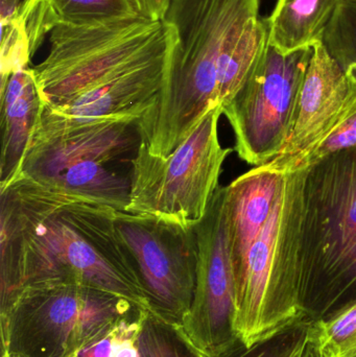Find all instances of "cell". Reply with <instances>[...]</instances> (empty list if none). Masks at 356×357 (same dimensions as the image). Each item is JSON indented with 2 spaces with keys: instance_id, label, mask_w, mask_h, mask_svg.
Wrapping results in <instances>:
<instances>
[{
  "instance_id": "1",
  "label": "cell",
  "mask_w": 356,
  "mask_h": 357,
  "mask_svg": "<svg viewBox=\"0 0 356 357\" xmlns=\"http://www.w3.org/2000/svg\"><path fill=\"white\" fill-rule=\"evenodd\" d=\"M116 211L21 175L0 188L3 301L31 285L71 282L148 307Z\"/></svg>"
},
{
  "instance_id": "2",
  "label": "cell",
  "mask_w": 356,
  "mask_h": 357,
  "mask_svg": "<svg viewBox=\"0 0 356 357\" xmlns=\"http://www.w3.org/2000/svg\"><path fill=\"white\" fill-rule=\"evenodd\" d=\"M173 40L169 23L144 15L56 25L33 68L42 107L77 121H141L162 89Z\"/></svg>"
},
{
  "instance_id": "3",
  "label": "cell",
  "mask_w": 356,
  "mask_h": 357,
  "mask_svg": "<svg viewBox=\"0 0 356 357\" xmlns=\"http://www.w3.org/2000/svg\"><path fill=\"white\" fill-rule=\"evenodd\" d=\"M261 0H171L163 20L173 41L164 83L154 106L139 123L142 142L167 157L203 117L219 107L217 69L226 48L251 19Z\"/></svg>"
},
{
  "instance_id": "4",
  "label": "cell",
  "mask_w": 356,
  "mask_h": 357,
  "mask_svg": "<svg viewBox=\"0 0 356 357\" xmlns=\"http://www.w3.org/2000/svg\"><path fill=\"white\" fill-rule=\"evenodd\" d=\"M139 119L77 121L42 107L21 176L48 188L125 211L142 142Z\"/></svg>"
},
{
  "instance_id": "5",
  "label": "cell",
  "mask_w": 356,
  "mask_h": 357,
  "mask_svg": "<svg viewBox=\"0 0 356 357\" xmlns=\"http://www.w3.org/2000/svg\"><path fill=\"white\" fill-rule=\"evenodd\" d=\"M305 178L307 171L284 175L271 215L235 274L233 331L246 349L284 335L307 314Z\"/></svg>"
},
{
  "instance_id": "6",
  "label": "cell",
  "mask_w": 356,
  "mask_h": 357,
  "mask_svg": "<svg viewBox=\"0 0 356 357\" xmlns=\"http://www.w3.org/2000/svg\"><path fill=\"white\" fill-rule=\"evenodd\" d=\"M303 272L307 312L356 294V149L307 171Z\"/></svg>"
},
{
  "instance_id": "7",
  "label": "cell",
  "mask_w": 356,
  "mask_h": 357,
  "mask_svg": "<svg viewBox=\"0 0 356 357\" xmlns=\"http://www.w3.org/2000/svg\"><path fill=\"white\" fill-rule=\"evenodd\" d=\"M221 106L211 109L192 133L167 157L140 144L132 172L125 212L157 216L194 226L219 188L224 163L232 152L219 137Z\"/></svg>"
},
{
  "instance_id": "8",
  "label": "cell",
  "mask_w": 356,
  "mask_h": 357,
  "mask_svg": "<svg viewBox=\"0 0 356 357\" xmlns=\"http://www.w3.org/2000/svg\"><path fill=\"white\" fill-rule=\"evenodd\" d=\"M313 47L284 54L268 45L238 96L223 108L238 156L253 167L275 158L296 123L299 98Z\"/></svg>"
},
{
  "instance_id": "9",
  "label": "cell",
  "mask_w": 356,
  "mask_h": 357,
  "mask_svg": "<svg viewBox=\"0 0 356 357\" xmlns=\"http://www.w3.org/2000/svg\"><path fill=\"white\" fill-rule=\"evenodd\" d=\"M194 231L196 284L192 305L183 314V331L200 356H219L238 341L233 331L236 282L228 236L226 186L217 189Z\"/></svg>"
},
{
  "instance_id": "10",
  "label": "cell",
  "mask_w": 356,
  "mask_h": 357,
  "mask_svg": "<svg viewBox=\"0 0 356 357\" xmlns=\"http://www.w3.org/2000/svg\"><path fill=\"white\" fill-rule=\"evenodd\" d=\"M115 226L150 301L169 312H187L198 262L194 226L125 211L115 212Z\"/></svg>"
},
{
  "instance_id": "11",
  "label": "cell",
  "mask_w": 356,
  "mask_h": 357,
  "mask_svg": "<svg viewBox=\"0 0 356 357\" xmlns=\"http://www.w3.org/2000/svg\"><path fill=\"white\" fill-rule=\"evenodd\" d=\"M356 115V64L342 68L323 42L314 45L296 123L281 152L263 165L286 175Z\"/></svg>"
},
{
  "instance_id": "12",
  "label": "cell",
  "mask_w": 356,
  "mask_h": 357,
  "mask_svg": "<svg viewBox=\"0 0 356 357\" xmlns=\"http://www.w3.org/2000/svg\"><path fill=\"white\" fill-rule=\"evenodd\" d=\"M14 298L31 312L33 333L62 350L91 341L131 304L71 282L31 285L20 289Z\"/></svg>"
},
{
  "instance_id": "13",
  "label": "cell",
  "mask_w": 356,
  "mask_h": 357,
  "mask_svg": "<svg viewBox=\"0 0 356 357\" xmlns=\"http://www.w3.org/2000/svg\"><path fill=\"white\" fill-rule=\"evenodd\" d=\"M282 182V174L256 167L226 186L228 236L235 274L267 224Z\"/></svg>"
},
{
  "instance_id": "14",
  "label": "cell",
  "mask_w": 356,
  "mask_h": 357,
  "mask_svg": "<svg viewBox=\"0 0 356 357\" xmlns=\"http://www.w3.org/2000/svg\"><path fill=\"white\" fill-rule=\"evenodd\" d=\"M42 100L33 68L14 71L0 85V188L20 176L23 159L41 112Z\"/></svg>"
},
{
  "instance_id": "15",
  "label": "cell",
  "mask_w": 356,
  "mask_h": 357,
  "mask_svg": "<svg viewBox=\"0 0 356 357\" xmlns=\"http://www.w3.org/2000/svg\"><path fill=\"white\" fill-rule=\"evenodd\" d=\"M340 0H277L267 18L269 45L284 54L323 41Z\"/></svg>"
},
{
  "instance_id": "16",
  "label": "cell",
  "mask_w": 356,
  "mask_h": 357,
  "mask_svg": "<svg viewBox=\"0 0 356 357\" xmlns=\"http://www.w3.org/2000/svg\"><path fill=\"white\" fill-rule=\"evenodd\" d=\"M269 45L267 19H251L226 48L217 69V100L224 108L250 79Z\"/></svg>"
},
{
  "instance_id": "17",
  "label": "cell",
  "mask_w": 356,
  "mask_h": 357,
  "mask_svg": "<svg viewBox=\"0 0 356 357\" xmlns=\"http://www.w3.org/2000/svg\"><path fill=\"white\" fill-rule=\"evenodd\" d=\"M59 24L91 25L142 14L137 0H44Z\"/></svg>"
},
{
  "instance_id": "18",
  "label": "cell",
  "mask_w": 356,
  "mask_h": 357,
  "mask_svg": "<svg viewBox=\"0 0 356 357\" xmlns=\"http://www.w3.org/2000/svg\"><path fill=\"white\" fill-rule=\"evenodd\" d=\"M311 333L323 357H356V299L311 323Z\"/></svg>"
},
{
  "instance_id": "19",
  "label": "cell",
  "mask_w": 356,
  "mask_h": 357,
  "mask_svg": "<svg viewBox=\"0 0 356 357\" xmlns=\"http://www.w3.org/2000/svg\"><path fill=\"white\" fill-rule=\"evenodd\" d=\"M322 42L342 68L356 64V0L339 1Z\"/></svg>"
},
{
  "instance_id": "20",
  "label": "cell",
  "mask_w": 356,
  "mask_h": 357,
  "mask_svg": "<svg viewBox=\"0 0 356 357\" xmlns=\"http://www.w3.org/2000/svg\"><path fill=\"white\" fill-rule=\"evenodd\" d=\"M1 24V79L20 69L27 68L31 48L20 6L16 13Z\"/></svg>"
},
{
  "instance_id": "21",
  "label": "cell",
  "mask_w": 356,
  "mask_h": 357,
  "mask_svg": "<svg viewBox=\"0 0 356 357\" xmlns=\"http://www.w3.org/2000/svg\"><path fill=\"white\" fill-rule=\"evenodd\" d=\"M356 149V115L304 159L298 172L307 171L332 155Z\"/></svg>"
},
{
  "instance_id": "22",
  "label": "cell",
  "mask_w": 356,
  "mask_h": 357,
  "mask_svg": "<svg viewBox=\"0 0 356 357\" xmlns=\"http://www.w3.org/2000/svg\"><path fill=\"white\" fill-rule=\"evenodd\" d=\"M139 357H184L164 333L152 323H144L137 337Z\"/></svg>"
},
{
  "instance_id": "23",
  "label": "cell",
  "mask_w": 356,
  "mask_h": 357,
  "mask_svg": "<svg viewBox=\"0 0 356 357\" xmlns=\"http://www.w3.org/2000/svg\"><path fill=\"white\" fill-rule=\"evenodd\" d=\"M311 323L299 324L286 331L281 342H273V345L257 352L253 357H300L309 341Z\"/></svg>"
},
{
  "instance_id": "24",
  "label": "cell",
  "mask_w": 356,
  "mask_h": 357,
  "mask_svg": "<svg viewBox=\"0 0 356 357\" xmlns=\"http://www.w3.org/2000/svg\"><path fill=\"white\" fill-rule=\"evenodd\" d=\"M116 331H111L109 335H105L102 339L88 344L85 348L77 350L75 357H111L112 356L113 345H114Z\"/></svg>"
},
{
  "instance_id": "25",
  "label": "cell",
  "mask_w": 356,
  "mask_h": 357,
  "mask_svg": "<svg viewBox=\"0 0 356 357\" xmlns=\"http://www.w3.org/2000/svg\"><path fill=\"white\" fill-rule=\"evenodd\" d=\"M127 331H125V333H121V335L116 333V335H115L114 345H113L111 357H139L137 340H136V342L132 341V339L127 337Z\"/></svg>"
},
{
  "instance_id": "26",
  "label": "cell",
  "mask_w": 356,
  "mask_h": 357,
  "mask_svg": "<svg viewBox=\"0 0 356 357\" xmlns=\"http://www.w3.org/2000/svg\"><path fill=\"white\" fill-rule=\"evenodd\" d=\"M142 14L154 20H162L171 0H137Z\"/></svg>"
},
{
  "instance_id": "27",
  "label": "cell",
  "mask_w": 356,
  "mask_h": 357,
  "mask_svg": "<svg viewBox=\"0 0 356 357\" xmlns=\"http://www.w3.org/2000/svg\"><path fill=\"white\" fill-rule=\"evenodd\" d=\"M20 3V0H0V22L10 19Z\"/></svg>"
},
{
  "instance_id": "28",
  "label": "cell",
  "mask_w": 356,
  "mask_h": 357,
  "mask_svg": "<svg viewBox=\"0 0 356 357\" xmlns=\"http://www.w3.org/2000/svg\"><path fill=\"white\" fill-rule=\"evenodd\" d=\"M300 357H323L321 352H320L319 347H318L315 339H314L313 333H311V331H309V341H307V345H305L304 349H303Z\"/></svg>"
},
{
  "instance_id": "29",
  "label": "cell",
  "mask_w": 356,
  "mask_h": 357,
  "mask_svg": "<svg viewBox=\"0 0 356 357\" xmlns=\"http://www.w3.org/2000/svg\"><path fill=\"white\" fill-rule=\"evenodd\" d=\"M196 357H202V356H196Z\"/></svg>"
},
{
  "instance_id": "30",
  "label": "cell",
  "mask_w": 356,
  "mask_h": 357,
  "mask_svg": "<svg viewBox=\"0 0 356 357\" xmlns=\"http://www.w3.org/2000/svg\"><path fill=\"white\" fill-rule=\"evenodd\" d=\"M4 357V356H3Z\"/></svg>"
}]
</instances>
